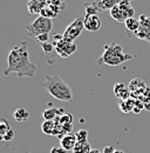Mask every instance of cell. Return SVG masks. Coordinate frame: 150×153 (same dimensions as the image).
Returning <instances> with one entry per match:
<instances>
[{"label":"cell","instance_id":"1","mask_svg":"<svg viewBox=\"0 0 150 153\" xmlns=\"http://www.w3.org/2000/svg\"><path fill=\"white\" fill-rule=\"evenodd\" d=\"M37 72V66L31 61L28 52V42L22 40L18 46H14L7 57V67L4 71L5 76L12 73L18 76L33 78Z\"/></svg>","mask_w":150,"mask_h":153},{"label":"cell","instance_id":"2","mask_svg":"<svg viewBox=\"0 0 150 153\" xmlns=\"http://www.w3.org/2000/svg\"><path fill=\"white\" fill-rule=\"evenodd\" d=\"M42 87L59 101H66V102L73 101L74 94L71 86L56 74L45 76V82L42 84Z\"/></svg>","mask_w":150,"mask_h":153},{"label":"cell","instance_id":"3","mask_svg":"<svg viewBox=\"0 0 150 153\" xmlns=\"http://www.w3.org/2000/svg\"><path fill=\"white\" fill-rule=\"evenodd\" d=\"M132 59V56L126 54L121 45L112 42L104 46V52L102 53L101 58H99V65H109V66H118L127 60Z\"/></svg>","mask_w":150,"mask_h":153},{"label":"cell","instance_id":"4","mask_svg":"<svg viewBox=\"0 0 150 153\" xmlns=\"http://www.w3.org/2000/svg\"><path fill=\"white\" fill-rule=\"evenodd\" d=\"M25 28L27 31V34L31 38L35 39L37 37L41 36V34L51 33V31L53 30V20L40 16L33 22L26 25Z\"/></svg>","mask_w":150,"mask_h":153},{"label":"cell","instance_id":"5","mask_svg":"<svg viewBox=\"0 0 150 153\" xmlns=\"http://www.w3.org/2000/svg\"><path fill=\"white\" fill-rule=\"evenodd\" d=\"M134 14H135V10L130 5L129 0L121 1L118 5L114 6L110 10V17L118 22H124L127 19L132 18Z\"/></svg>","mask_w":150,"mask_h":153},{"label":"cell","instance_id":"6","mask_svg":"<svg viewBox=\"0 0 150 153\" xmlns=\"http://www.w3.org/2000/svg\"><path fill=\"white\" fill-rule=\"evenodd\" d=\"M52 42L55 46L56 54H59L61 58H68L76 51V45H75L74 42H71V41L65 40L62 34L61 36L54 34Z\"/></svg>","mask_w":150,"mask_h":153},{"label":"cell","instance_id":"7","mask_svg":"<svg viewBox=\"0 0 150 153\" xmlns=\"http://www.w3.org/2000/svg\"><path fill=\"white\" fill-rule=\"evenodd\" d=\"M85 28L83 25V17H79L72 21V24H69V26L63 32V39L71 42H74L76 39L80 37V34L82 33Z\"/></svg>","mask_w":150,"mask_h":153},{"label":"cell","instance_id":"8","mask_svg":"<svg viewBox=\"0 0 150 153\" xmlns=\"http://www.w3.org/2000/svg\"><path fill=\"white\" fill-rule=\"evenodd\" d=\"M83 25H85V30L94 33L101 28L102 22L97 14H85L83 16Z\"/></svg>","mask_w":150,"mask_h":153},{"label":"cell","instance_id":"9","mask_svg":"<svg viewBox=\"0 0 150 153\" xmlns=\"http://www.w3.org/2000/svg\"><path fill=\"white\" fill-rule=\"evenodd\" d=\"M114 93L120 100H128L130 99V90L129 87H127L123 82H117L114 86Z\"/></svg>","mask_w":150,"mask_h":153},{"label":"cell","instance_id":"10","mask_svg":"<svg viewBox=\"0 0 150 153\" xmlns=\"http://www.w3.org/2000/svg\"><path fill=\"white\" fill-rule=\"evenodd\" d=\"M47 5V0H29L27 4V10L31 14H40L41 10Z\"/></svg>","mask_w":150,"mask_h":153},{"label":"cell","instance_id":"11","mask_svg":"<svg viewBox=\"0 0 150 153\" xmlns=\"http://www.w3.org/2000/svg\"><path fill=\"white\" fill-rule=\"evenodd\" d=\"M76 143H77L76 137L73 134H65L60 139V146H62L66 151H73Z\"/></svg>","mask_w":150,"mask_h":153},{"label":"cell","instance_id":"12","mask_svg":"<svg viewBox=\"0 0 150 153\" xmlns=\"http://www.w3.org/2000/svg\"><path fill=\"white\" fill-rule=\"evenodd\" d=\"M121 1H124V0H95L93 1V5L99 8V11H104V10H112L114 6L118 5Z\"/></svg>","mask_w":150,"mask_h":153},{"label":"cell","instance_id":"13","mask_svg":"<svg viewBox=\"0 0 150 153\" xmlns=\"http://www.w3.org/2000/svg\"><path fill=\"white\" fill-rule=\"evenodd\" d=\"M13 117H14V120H15V121H18V123H22V121L28 120V118H29V113H28V111H27L25 107H18V108L14 111Z\"/></svg>","mask_w":150,"mask_h":153},{"label":"cell","instance_id":"14","mask_svg":"<svg viewBox=\"0 0 150 153\" xmlns=\"http://www.w3.org/2000/svg\"><path fill=\"white\" fill-rule=\"evenodd\" d=\"M124 26H126V28H127L129 32H132V33L137 32V31L140 30V27H141V25H140V20L136 19L135 17H132V18H129V19L126 20V21H124Z\"/></svg>","mask_w":150,"mask_h":153},{"label":"cell","instance_id":"15","mask_svg":"<svg viewBox=\"0 0 150 153\" xmlns=\"http://www.w3.org/2000/svg\"><path fill=\"white\" fill-rule=\"evenodd\" d=\"M57 14H59V12L56 11L53 6H51V5L45 6V7L41 10V12H40V16H42V17H45V18H48V19H52V20L54 19V18H56Z\"/></svg>","mask_w":150,"mask_h":153},{"label":"cell","instance_id":"16","mask_svg":"<svg viewBox=\"0 0 150 153\" xmlns=\"http://www.w3.org/2000/svg\"><path fill=\"white\" fill-rule=\"evenodd\" d=\"M42 132L47 135H54L55 132V123L53 120H45L43 124L41 125Z\"/></svg>","mask_w":150,"mask_h":153},{"label":"cell","instance_id":"17","mask_svg":"<svg viewBox=\"0 0 150 153\" xmlns=\"http://www.w3.org/2000/svg\"><path fill=\"white\" fill-rule=\"evenodd\" d=\"M41 46V48H42V51H43V53L46 54V59H47V62L49 61V54H52V53H54L55 52V46H54V44L52 42V41H48V42H45V44H41L40 45Z\"/></svg>","mask_w":150,"mask_h":153},{"label":"cell","instance_id":"18","mask_svg":"<svg viewBox=\"0 0 150 153\" xmlns=\"http://www.w3.org/2000/svg\"><path fill=\"white\" fill-rule=\"evenodd\" d=\"M120 108L123 113H129L130 111H132L134 106H135V101L131 100V99H128V100H121L120 101Z\"/></svg>","mask_w":150,"mask_h":153},{"label":"cell","instance_id":"19","mask_svg":"<svg viewBox=\"0 0 150 153\" xmlns=\"http://www.w3.org/2000/svg\"><path fill=\"white\" fill-rule=\"evenodd\" d=\"M92 149H90V145L89 143H76L73 153H90Z\"/></svg>","mask_w":150,"mask_h":153},{"label":"cell","instance_id":"20","mask_svg":"<svg viewBox=\"0 0 150 153\" xmlns=\"http://www.w3.org/2000/svg\"><path fill=\"white\" fill-rule=\"evenodd\" d=\"M59 114V110L56 108H47L43 111L42 117L45 118V120H53L54 118H57L56 115Z\"/></svg>","mask_w":150,"mask_h":153},{"label":"cell","instance_id":"21","mask_svg":"<svg viewBox=\"0 0 150 153\" xmlns=\"http://www.w3.org/2000/svg\"><path fill=\"white\" fill-rule=\"evenodd\" d=\"M138 20H140L141 28H143V30H146V31L150 32V17L146 16V14H142Z\"/></svg>","mask_w":150,"mask_h":153},{"label":"cell","instance_id":"22","mask_svg":"<svg viewBox=\"0 0 150 153\" xmlns=\"http://www.w3.org/2000/svg\"><path fill=\"white\" fill-rule=\"evenodd\" d=\"M75 137H76L77 143H87L88 131H87V130H85V128H81V130H79V131L75 133Z\"/></svg>","mask_w":150,"mask_h":153},{"label":"cell","instance_id":"23","mask_svg":"<svg viewBox=\"0 0 150 153\" xmlns=\"http://www.w3.org/2000/svg\"><path fill=\"white\" fill-rule=\"evenodd\" d=\"M48 5L53 6L56 11L60 13V12H61V11L65 8V5H66V4H65V1H63V0H52V1H51Z\"/></svg>","mask_w":150,"mask_h":153},{"label":"cell","instance_id":"24","mask_svg":"<svg viewBox=\"0 0 150 153\" xmlns=\"http://www.w3.org/2000/svg\"><path fill=\"white\" fill-rule=\"evenodd\" d=\"M10 130H11V126L7 124L6 120H2L0 123V139H2V137L7 133Z\"/></svg>","mask_w":150,"mask_h":153},{"label":"cell","instance_id":"25","mask_svg":"<svg viewBox=\"0 0 150 153\" xmlns=\"http://www.w3.org/2000/svg\"><path fill=\"white\" fill-rule=\"evenodd\" d=\"M37 41V44L41 45V44H45V42H48L49 41V33H46V34H41L37 38L34 39Z\"/></svg>","mask_w":150,"mask_h":153},{"label":"cell","instance_id":"26","mask_svg":"<svg viewBox=\"0 0 150 153\" xmlns=\"http://www.w3.org/2000/svg\"><path fill=\"white\" fill-rule=\"evenodd\" d=\"M13 135H14V132H13V130L11 128L7 133L2 137V140H5V141H11V140L13 139Z\"/></svg>","mask_w":150,"mask_h":153},{"label":"cell","instance_id":"27","mask_svg":"<svg viewBox=\"0 0 150 153\" xmlns=\"http://www.w3.org/2000/svg\"><path fill=\"white\" fill-rule=\"evenodd\" d=\"M67 151L62 147V146H54V147H52V150H51V153H66Z\"/></svg>","mask_w":150,"mask_h":153},{"label":"cell","instance_id":"28","mask_svg":"<svg viewBox=\"0 0 150 153\" xmlns=\"http://www.w3.org/2000/svg\"><path fill=\"white\" fill-rule=\"evenodd\" d=\"M102 153H115V149L112 146H106L103 149V152Z\"/></svg>","mask_w":150,"mask_h":153},{"label":"cell","instance_id":"29","mask_svg":"<svg viewBox=\"0 0 150 153\" xmlns=\"http://www.w3.org/2000/svg\"><path fill=\"white\" fill-rule=\"evenodd\" d=\"M90 153H102V152H101L100 150H97V149H92Z\"/></svg>","mask_w":150,"mask_h":153},{"label":"cell","instance_id":"30","mask_svg":"<svg viewBox=\"0 0 150 153\" xmlns=\"http://www.w3.org/2000/svg\"><path fill=\"white\" fill-rule=\"evenodd\" d=\"M115 153H124V152L121 151V150H115Z\"/></svg>","mask_w":150,"mask_h":153},{"label":"cell","instance_id":"31","mask_svg":"<svg viewBox=\"0 0 150 153\" xmlns=\"http://www.w3.org/2000/svg\"><path fill=\"white\" fill-rule=\"evenodd\" d=\"M22 153H28V152H22Z\"/></svg>","mask_w":150,"mask_h":153}]
</instances>
